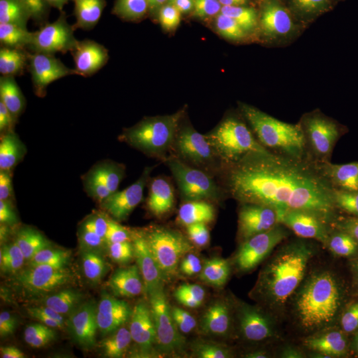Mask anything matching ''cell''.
Segmentation results:
<instances>
[{"instance_id":"1","label":"cell","mask_w":358,"mask_h":358,"mask_svg":"<svg viewBox=\"0 0 358 358\" xmlns=\"http://www.w3.org/2000/svg\"><path fill=\"white\" fill-rule=\"evenodd\" d=\"M358 255V223L344 230L292 235L251 259L242 275L294 310L325 315L345 296Z\"/></svg>"},{"instance_id":"2","label":"cell","mask_w":358,"mask_h":358,"mask_svg":"<svg viewBox=\"0 0 358 358\" xmlns=\"http://www.w3.org/2000/svg\"><path fill=\"white\" fill-rule=\"evenodd\" d=\"M148 62L146 52L134 45L128 31H122L112 43L69 65L59 93L68 105L94 109L145 103L157 84L149 75Z\"/></svg>"},{"instance_id":"3","label":"cell","mask_w":358,"mask_h":358,"mask_svg":"<svg viewBox=\"0 0 358 358\" xmlns=\"http://www.w3.org/2000/svg\"><path fill=\"white\" fill-rule=\"evenodd\" d=\"M59 142L69 187L88 194L94 173L108 162L134 152L154 149L149 138L131 133L105 109L68 105L56 109Z\"/></svg>"},{"instance_id":"4","label":"cell","mask_w":358,"mask_h":358,"mask_svg":"<svg viewBox=\"0 0 358 358\" xmlns=\"http://www.w3.org/2000/svg\"><path fill=\"white\" fill-rule=\"evenodd\" d=\"M142 106L149 121V140L155 150L167 154L189 149L217 118V101L206 90L180 80L157 81Z\"/></svg>"},{"instance_id":"5","label":"cell","mask_w":358,"mask_h":358,"mask_svg":"<svg viewBox=\"0 0 358 358\" xmlns=\"http://www.w3.org/2000/svg\"><path fill=\"white\" fill-rule=\"evenodd\" d=\"M51 307V296L24 260L15 262L1 275L0 338L19 343Z\"/></svg>"},{"instance_id":"6","label":"cell","mask_w":358,"mask_h":358,"mask_svg":"<svg viewBox=\"0 0 358 358\" xmlns=\"http://www.w3.org/2000/svg\"><path fill=\"white\" fill-rule=\"evenodd\" d=\"M153 44L148 59L179 60L196 45L211 13L210 0H148Z\"/></svg>"},{"instance_id":"7","label":"cell","mask_w":358,"mask_h":358,"mask_svg":"<svg viewBox=\"0 0 358 358\" xmlns=\"http://www.w3.org/2000/svg\"><path fill=\"white\" fill-rule=\"evenodd\" d=\"M28 153L0 155V202L7 206L31 241L45 224L51 198Z\"/></svg>"},{"instance_id":"8","label":"cell","mask_w":358,"mask_h":358,"mask_svg":"<svg viewBox=\"0 0 358 358\" xmlns=\"http://www.w3.org/2000/svg\"><path fill=\"white\" fill-rule=\"evenodd\" d=\"M56 109L41 97L6 93L0 99V146L13 153L36 150L53 131Z\"/></svg>"},{"instance_id":"9","label":"cell","mask_w":358,"mask_h":358,"mask_svg":"<svg viewBox=\"0 0 358 358\" xmlns=\"http://www.w3.org/2000/svg\"><path fill=\"white\" fill-rule=\"evenodd\" d=\"M68 71L69 65L38 52L0 47V84L10 94L45 99L48 93L63 90Z\"/></svg>"},{"instance_id":"10","label":"cell","mask_w":358,"mask_h":358,"mask_svg":"<svg viewBox=\"0 0 358 358\" xmlns=\"http://www.w3.org/2000/svg\"><path fill=\"white\" fill-rule=\"evenodd\" d=\"M62 31L35 0H0V47L26 48L53 57Z\"/></svg>"},{"instance_id":"11","label":"cell","mask_w":358,"mask_h":358,"mask_svg":"<svg viewBox=\"0 0 358 358\" xmlns=\"http://www.w3.org/2000/svg\"><path fill=\"white\" fill-rule=\"evenodd\" d=\"M297 19L294 0H234L227 27L250 40L272 41L284 38Z\"/></svg>"},{"instance_id":"12","label":"cell","mask_w":358,"mask_h":358,"mask_svg":"<svg viewBox=\"0 0 358 358\" xmlns=\"http://www.w3.org/2000/svg\"><path fill=\"white\" fill-rule=\"evenodd\" d=\"M179 346L196 358H245L248 334L227 324H208L187 334Z\"/></svg>"},{"instance_id":"13","label":"cell","mask_w":358,"mask_h":358,"mask_svg":"<svg viewBox=\"0 0 358 358\" xmlns=\"http://www.w3.org/2000/svg\"><path fill=\"white\" fill-rule=\"evenodd\" d=\"M317 40L329 60L346 62L358 51V22L346 7L329 8L319 19Z\"/></svg>"},{"instance_id":"14","label":"cell","mask_w":358,"mask_h":358,"mask_svg":"<svg viewBox=\"0 0 358 358\" xmlns=\"http://www.w3.org/2000/svg\"><path fill=\"white\" fill-rule=\"evenodd\" d=\"M60 28L62 35L72 41H83L94 26L92 0H35Z\"/></svg>"},{"instance_id":"15","label":"cell","mask_w":358,"mask_h":358,"mask_svg":"<svg viewBox=\"0 0 358 358\" xmlns=\"http://www.w3.org/2000/svg\"><path fill=\"white\" fill-rule=\"evenodd\" d=\"M29 239L7 206L0 202V262L24 260Z\"/></svg>"},{"instance_id":"16","label":"cell","mask_w":358,"mask_h":358,"mask_svg":"<svg viewBox=\"0 0 358 358\" xmlns=\"http://www.w3.org/2000/svg\"><path fill=\"white\" fill-rule=\"evenodd\" d=\"M336 332L338 334L349 358H358V316L344 315L333 321Z\"/></svg>"},{"instance_id":"17","label":"cell","mask_w":358,"mask_h":358,"mask_svg":"<svg viewBox=\"0 0 358 358\" xmlns=\"http://www.w3.org/2000/svg\"><path fill=\"white\" fill-rule=\"evenodd\" d=\"M297 6L299 20L301 23L312 22L313 19H320L321 15L327 13L336 0H294Z\"/></svg>"},{"instance_id":"18","label":"cell","mask_w":358,"mask_h":358,"mask_svg":"<svg viewBox=\"0 0 358 358\" xmlns=\"http://www.w3.org/2000/svg\"><path fill=\"white\" fill-rule=\"evenodd\" d=\"M136 1L138 0H92L96 8L109 13L120 20H124L129 8L134 6Z\"/></svg>"},{"instance_id":"19","label":"cell","mask_w":358,"mask_h":358,"mask_svg":"<svg viewBox=\"0 0 358 358\" xmlns=\"http://www.w3.org/2000/svg\"><path fill=\"white\" fill-rule=\"evenodd\" d=\"M306 340V334H294L289 337L287 344L284 346L280 356L278 358H297L299 356V349Z\"/></svg>"},{"instance_id":"20","label":"cell","mask_w":358,"mask_h":358,"mask_svg":"<svg viewBox=\"0 0 358 358\" xmlns=\"http://www.w3.org/2000/svg\"><path fill=\"white\" fill-rule=\"evenodd\" d=\"M0 358H23L20 346L16 341H4L0 343Z\"/></svg>"},{"instance_id":"21","label":"cell","mask_w":358,"mask_h":358,"mask_svg":"<svg viewBox=\"0 0 358 358\" xmlns=\"http://www.w3.org/2000/svg\"><path fill=\"white\" fill-rule=\"evenodd\" d=\"M346 294H349V297H350L353 306H355L356 310H357L358 316V259L357 262H356L355 269H353L352 279H350V282H349V288H348Z\"/></svg>"},{"instance_id":"22","label":"cell","mask_w":358,"mask_h":358,"mask_svg":"<svg viewBox=\"0 0 358 358\" xmlns=\"http://www.w3.org/2000/svg\"><path fill=\"white\" fill-rule=\"evenodd\" d=\"M170 358H196L194 357L192 355H190L189 352H186L183 348H180V346H177L176 349H174V352H173V355L170 356Z\"/></svg>"},{"instance_id":"23","label":"cell","mask_w":358,"mask_h":358,"mask_svg":"<svg viewBox=\"0 0 358 358\" xmlns=\"http://www.w3.org/2000/svg\"><path fill=\"white\" fill-rule=\"evenodd\" d=\"M345 7L358 22V0H350Z\"/></svg>"},{"instance_id":"24","label":"cell","mask_w":358,"mask_h":358,"mask_svg":"<svg viewBox=\"0 0 358 358\" xmlns=\"http://www.w3.org/2000/svg\"><path fill=\"white\" fill-rule=\"evenodd\" d=\"M350 0H336V6H340V7H345L346 4L349 3Z\"/></svg>"},{"instance_id":"25","label":"cell","mask_w":358,"mask_h":358,"mask_svg":"<svg viewBox=\"0 0 358 358\" xmlns=\"http://www.w3.org/2000/svg\"><path fill=\"white\" fill-rule=\"evenodd\" d=\"M309 358H331L328 357V356H325V355H317V356H312V357Z\"/></svg>"}]
</instances>
